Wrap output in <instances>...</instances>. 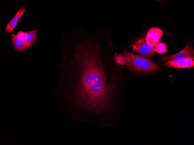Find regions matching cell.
I'll list each match as a JSON object with an SVG mask.
<instances>
[{"label": "cell", "mask_w": 194, "mask_h": 145, "mask_svg": "<svg viewBox=\"0 0 194 145\" xmlns=\"http://www.w3.org/2000/svg\"><path fill=\"white\" fill-rule=\"evenodd\" d=\"M194 55L193 49L187 43L184 48L179 52L172 55L162 56L161 58L163 61L166 62L173 59L194 57Z\"/></svg>", "instance_id": "277c9868"}, {"label": "cell", "mask_w": 194, "mask_h": 145, "mask_svg": "<svg viewBox=\"0 0 194 145\" xmlns=\"http://www.w3.org/2000/svg\"><path fill=\"white\" fill-rule=\"evenodd\" d=\"M26 35V32L22 31H19L17 33V35L19 38L25 41Z\"/></svg>", "instance_id": "4fadbf2b"}, {"label": "cell", "mask_w": 194, "mask_h": 145, "mask_svg": "<svg viewBox=\"0 0 194 145\" xmlns=\"http://www.w3.org/2000/svg\"><path fill=\"white\" fill-rule=\"evenodd\" d=\"M11 36L14 48L17 51L23 52L27 49L25 41L19 38L17 35L11 33Z\"/></svg>", "instance_id": "52a82bcc"}, {"label": "cell", "mask_w": 194, "mask_h": 145, "mask_svg": "<svg viewBox=\"0 0 194 145\" xmlns=\"http://www.w3.org/2000/svg\"><path fill=\"white\" fill-rule=\"evenodd\" d=\"M98 45L90 40L78 42L72 49L69 73L74 77L71 102L98 113L109 110L112 91L107 84Z\"/></svg>", "instance_id": "6da1fadb"}, {"label": "cell", "mask_w": 194, "mask_h": 145, "mask_svg": "<svg viewBox=\"0 0 194 145\" xmlns=\"http://www.w3.org/2000/svg\"><path fill=\"white\" fill-rule=\"evenodd\" d=\"M38 29L26 32L25 38V42L27 49L30 47L35 42L37 37Z\"/></svg>", "instance_id": "9c48e42d"}, {"label": "cell", "mask_w": 194, "mask_h": 145, "mask_svg": "<svg viewBox=\"0 0 194 145\" xmlns=\"http://www.w3.org/2000/svg\"><path fill=\"white\" fill-rule=\"evenodd\" d=\"M153 48L155 52L160 54H164L168 49L167 46L163 43H157L153 46Z\"/></svg>", "instance_id": "30bf717a"}, {"label": "cell", "mask_w": 194, "mask_h": 145, "mask_svg": "<svg viewBox=\"0 0 194 145\" xmlns=\"http://www.w3.org/2000/svg\"><path fill=\"white\" fill-rule=\"evenodd\" d=\"M188 58L173 59L165 62L164 65L167 67L178 68H187L186 61Z\"/></svg>", "instance_id": "ba28073f"}, {"label": "cell", "mask_w": 194, "mask_h": 145, "mask_svg": "<svg viewBox=\"0 0 194 145\" xmlns=\"http://www.w3.org/2000/svg\"><path fill=\"white\" fill-rule=\"evenodd\" d=\"M132 52L138 53L141 56L149 58L152 57L155 52L153 46L147 43L145 38L136 40L132 45Z\"/></svg>", "instance_id": "3957f363"}, {"label": "cell", "mask_w": 194, "mask_h": 145, "mask_svg": "<svg viewBox=\"0 0 194 145\" xmlns=\"http://www.w3.org/2000/svg\"><path fill=\"white\" fill-rule=\"evenodd\" d=\"M25 11L24 7H21L19 9L16 15L12 19L10 20V21L6 25L5 29L6 32L9 33H11L12 32L20 18Z\"/></svg>", "instance_id": "8992f818"}, {"label": "cell", "mask_w": 194, "mask_h": 145, "mask_svg": "<svg viewBox=\"0 0 194 145\" xmlns=\"http://www.w3.org/2000/svg\"><path fill=\"white\" fill-rule=\"evenodd\" d=\"M163 34L160 29L156 27L150 28L147 32L145 39L146 42L152 46L158 43Z\"/></svg>", "instance_id": "5b68a950"}, {"label": "cell", "mask_w": 194, "mask_h": 145, "mask_svg": "<svg viewBox=\"0 0 194 145\" xmlns=\"http://www.w3.org/2000/svg\"><path fill=\"white\" fill-rule=\"evenodd\" d=\"M114 60L119 65H126V59L122 54L115 56L114 57Z\"/></svg>", "instance_id": "8fae6325"}, {"label": "cell", "mask_w": 194, "mask_h": 145, "mask_svg": "<svg viewBox=\"0 0 194 145\" xmlns=\"http://www.w3.org/2000/svg\"><path fill=\"white\" fill-rule=\"evenodd\" d=\"M125 57L129 69L139 72L147 73L158 71L160 67L150 58L124 50L122 54Z\"/></svg>", "instance_id": "7a4b0ae2"}, {"label": "cell", "mask_w": 194, "mask_h": 145, "mask_svg": "<svg viewBox=\"0 0 194 145\" xmlns=\"http://www.w3.org/2000/svg\"><path fill=\"white\" fill-rule=\"evenodd\" d=\"M194 57H189L187 60L186 63L187 67H191L194 66Z\"/></svg>", "instance_id": "7c38bea8"}]
</instances>
